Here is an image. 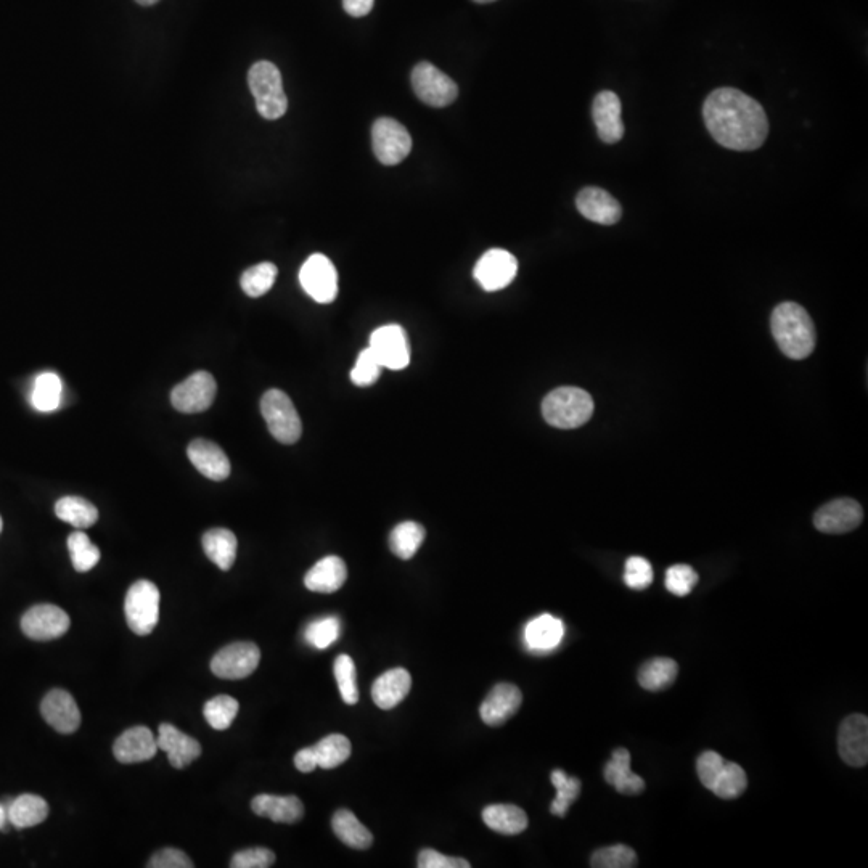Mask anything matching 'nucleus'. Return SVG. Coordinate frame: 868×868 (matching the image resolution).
Instances as JSON below:
<instances>
[{"label":"nucleus","instance_id":"obj_1","mask_svg":"<svg viewBox=\"0 0 868 868\" xmlns=\"http://www.w3.org/2000/svg\"><path fill=\"white\" fill-rule=\"evenodd\" d=\"M703 118L717 144L735 152H753L769 136V119L759 102L732 87L706 97Z\"/></svg>","mask_w":868,"mask_h":868},{"label":"nucleus","instance_id":"obj_2","mask_svg":"<svg viewBox=\"0 0 868 868\" xmlns=\"http://www.w3.org/2000/svg\"><path fill=\"white\" fill-rule=\"evenodd\" d=\"M772 335L778 348L793 361H803L814 353L817 333L811 316L796 303L778 304L770 317Z\"/></svg>","mask_w":868,"mask_h":868},{"label":"nucleus","instance_id":"obj_3","mask_svg":"<svg viewBox=\"0 0 868 868\" xmlns=\"http://www.w3.org/2000/svg\"><path fill=\"white\" fill-rule=\"evenodd\" d=\"M542 415L549 425L573 430L586 425L594 415V401L587 391L574 386L553 389L542 402Z\"/></svg>","mask_w":868,"mask_h":868},{"label":"nucleus","instance_id":"obj_4","mask_svg":"<svg viewBox=\"0 0 868 868\" xmlns=\"http://www.w3.org/2000/svg\"><path fill=\"white\" fill-rule=\"evenodd\" d=\"M248 86L264 119L275 121L287 113L288 99L283 91L282 74L274 63H254L248 73Z\"/></svg>","mask_w":868,"mask_h":868},{"label":"nucleus","instance_id":"obj_5","mask_svg":"<svg viewBox=\"0 0 868 868\" xmlns=\"http://www.w3.org/2000/svg\"><path fill=\"white\" fill-rule=\"evenodd\" d=\"M261 414L267 428L279 443L295 444L303 433V423L295 404L280 389H269L261 399Z\"/></svg>","mask_w":868,"mask_h":868},{"label":"nucleus","instance_id":"obj_6","mask_svg":"<svg viewBox=\"0 0 868 868\" xmlns=\"http://www.w3.org/2000/svg\"><path fill=\"white\" fill-rule=\"evenodd\" d=\"M127 626L134 634H152L160 619V590L153 582L137 581L127 590L124 602Z\"/></svg>","mask_w":868,"mask_h":868},{"label":"nucleus","instance_id":"obj_7","mask_svg":"<svg viewBox=\"0 0 868 868\" xmlns=\"http://www.w3.org/2000/svg\"><path fill=\"white\" fill-rule=\"evenodd\" d=\"M412 87L418 99L434 108L451 105L459 95V87L454 79L428 62L415 66L412 71Z\"/></svg>","mask_w":868,"mask_h":868},{"label":"nucleus","instance_id":"obj_8","mask_svg":"<svg viewBox=\"0 0 868 868\" xmlns=\"http://www.w3.org/2000/svg\"><path fill=\"white\" fill-rule=\"evenodd\" d=\"M372 145L381 164L396 166L409 156L412 137L396 119L380 118L372 127Z\"/></svg>","mask_w":868,"mask_h":868},{"label":"nucleus","instance_id":"obj_9","mask_svg":"<svg viewBox=\"0 0 868 868\" xmlns=\"http://www.w3.org/2000/svg\"><path fill=\"white\" fill-rule=\"evenodd\" d=\"M259 661H261V651L254 643H230L213 656L211 671L219 679H245L258 669Z\"/></svg>","mask_w":868,"mask_h":868},{"label":"nucleus","instance_id":"obj_10","mask_svg":"<svg viewBox=\"0 0 868 868\" xmlns=\"http://www.w3.org/2000/svg\"><path fill=\"white\" fill-rule=\"evenodd\" d=\"M216 393L213 375L200 370L172 389L171 404L182 414H200L213 406Z\"/></svg>","mask_w":868,"mask_h":868},{"label":"nucleus","instance_id":"obj_11","mask_svg":"<svg viewBox=\"0 0 868 868\" xmlns=\"http://www.w3.org/2000/svg\"><path fill=\"white\" fill-rule=\"evenodd\" d=\"M303 290L320 304L333 303L338 295V272L324 254H312L299 271Z\"/></svg>","mask_w":868,"mask_h":868},{"label":"nucleus","instance_id":"obj_12","mask_svg":"<svg viewBox=\"0 0 868 868\" xmlns=\"http://www.w3.org/2000/svg\"><path fill=\"white\" fill-rule=\"evenodd\" d=\"M70 616L55 605H36L21 618V629L26 637L36 642L60 639L70 629Z\"/></svg>","mask_w":868,"mask_h":868},{"label":"nucleus","instance_id":"obj_13","mask_svg":"<svg viewBox=\"0 0 868 868\" xmlns=\"http://www.w3.org/2000/svg\"><path fill=\"white\" fill-rule=\"evenodd\" d=\"M369 348L385 369L402 370L410 364L409 340L401 325L377 328L370 336Z\"/></svg>","mask_w":868,"mask_h":868},{"label":"nucleus","instance_id":"obj_14","mask_svg":"<svg viewBox=\"0 0 868 868\" xmlns=\"http://www.w3.org/2000/svg\"><path fill=\"white\" fill-rule=\"evenodd\" d=\"M516 272H518V261L515 256L507 250L494 248L481 256L473 275L483 290L499 291L504 290L515 280Z\"/></svg>","mask_w":868,"mask_h":868},{"label":"nucleus","instance_id":"obj_15","mask_svg":"<svg viewBox=\"0 0 868 868\" xmlns=\"http://www.w3.org/2000/svg\"><path fill=\"white\" fill-rule=\"evenodd\" d=\"M864 512L854 499H836L819 508L815 513L814 526L820 533L846 534L859 528Z\"/></svg>","mask_w":868,"mask_h":868},{"label":"nucleus","instance_id":"obj_16","mask_svg":"<svg viewBox=\"0 0 868 868\" xmlns=\"http://www.w3.org/2000/svg\"><path fill=\"white\" fill-rule=\"evenodd\" d=\"M838 750L848 766L864 767L868 762V719L864 714H852L840 725Z\"/></svg>","mask_w":868,"mask_h":868},{"label":"nucleus","instance_id":"obj_17","mask_svg":"<svg viewBox=\"0 0 868 868\" xmlns=\"http://www.w3.org/2000/svg\"><path fill=\"white\" fill-rule=\"evenodd\" d=\"M623 105L615 92L603 91L595 97L592 116L597 126L598 137L605 144H618L624 137V123L621 118Z\"/></svg>","mask_w":868,"mask_h":868},{"label":"nucleus","instance_id":"obj_18","mask_svg":"<svg viewBox=\"0 0 868 868\" xmlns=\"http://www.w3.org/2000/svg\"><path fill=\"white\" fill-rule=\"evenodd\" d=\"M41 713L50 727L65 735L76 732L81 725L78 703L70 693L60 688L47 693L41 703Z\"/></svg>","mask_w":868,"mask_h":868},{"label":"nucleus","instance_id":"obj_19","mask_svg":"<svg viewBox=\"0 0 868 868\" xmlns=\"http://www.w3.org/2000/svg\"><path fill=\"white\" fill-rule=\"evenodd\" d=\"M156 743H158V750L168 754L169 764L174 769H185L201 756L200 743L172 724L160 725Z\"/></svg>","mask_w":868,"mask_h":868},{"label":"nucleus","instance_id":"obj_20","mask_svg":"<svg viewBox=\"0 0 868 868\" xmlns=\"http://www.w3.org/2000/svg\"><path fill=\"white\" fill-rule=\"evenodd\" d=\"M523 703L520 688L513 684H497L489 692L480 708L481 719L491 727L504 725L510 717L515 716Z\"/></svg>","mask_w":868,"mask_h":868},{"label":"nucleus","instance_id":"obj_21","mask_svg":"<svg viewBox=\"0 0 868 868\" xmlns=\"http://www.w3.org/2000/svg\"><path fill=\"white\" fill-rule=\"evenodd\" d=\"M579 213L602 226H613L623 216V208L613 195L598 187H586L576 198Z\"/></svg>","mask_w":868,"mask_h":868},{"label":"nucleus","instance_id":"obj_22","mask_svg":"<svg viewBox=\"0 0 868 868\" xmlns=\"http://www.w3.org/2000/svg\"><path fill=\"white\" fill-rule=\"evenodd\" d=\"M158 751L155 733L148 727H132L119 735L113 746V754L123 764L150 761Z\"/></svg>","mask_w":868,"mask_h":868},{"label":"nucleus","instance_id":"obj_23","mask_svg":"<svg viewBox=\"0 0 868 868\" xmlns=\"http://www.w3.org/2000/svg\"><path fill=\"white\" fill-rule=\"evenodd\" d=\"M187 454H189L193 467L197 468L201 475L206 476L208 480L224 481L229 478V457L213 441L195 439L190 443Z\"/></svg>","mask_w":868,"mask_h":868},{"label":"nucleus","instance_id":"obj_24","mask_svg":"<svg viewBox=\"0 0 868 868\" xmlns=\"http://www.w3.org/2000/svg\"><path fill=\"white\" fill-rule=\"evenodd\" d=\"M346 579H348L346 563L340 557L330 555V557L322 558V560L317 561L316 565L312 566L308 574L304 576V586L308 587L311 592L333 594L344 586Z\"/></svg>","mask_w":868,"mask_h":868},{"label":"nucleus","instance_id":"obj_25","mask_svg":"<svg viewBox=\"0 0 868 868\" xmlns=\"http://www.w3.org/2000/svg\"><path fill=\"white\" fill-rule=\"evenodd\" d=\"M412 677L404 668H394L381 674L372 687V698L380 709H393L409 695Z\"/></svg>","mask_w":868,"mask_h":868},{"label":"nucleus","instance_id":"obj_26","mask_svg":"<svg viewBox=\"0 0 868 868\" xmlns=\"http://www.w3.org/2000/svg\"><path fill=\"white\" fill-rule=\"evenodd\" d=\"M603 775L606 782L621 795L637 796L645 790V780L632 772L631 753L624 748L613 751Z\"/></svg>","mask_w":868,"mask_h":868},{"label":"nucleus","instance_id":"obj_27","mask_svg":"<svg viewBox=\"0 0 868 868\" xmlns=\"http://www.w3.org/2000/svg\"><path fill=\"white\" fill-rule=\"evenodd\" d=\"M251 809L277 823H296L304 817L303 803L296 796L258 795L251 801Z\"/></svg>","mask_w":868,"mask_h":868},{"label":"nucleus","instance_id":"obj_28","mask_svg":"<svg viewBox=\"0 0 868 868\" xmlns=\"http://www.w3.org/2000/svg\"><path fill=\"white\" fill-rule=\"evenodd\" d=\"M565 637V626L555 616L542 615L526 626L525 640L529 650L549 653L560 645Z\"/></svg>","mask_w":868,"mask_h":868},{"label":"nucleus","instance_id":"obj_29","mask_svg":"<svg viewBox=\"0 0 868 868\" xmlns=\"http://www.w3.org/2000/svg\"><path fill=\"white\" fill-rule=\"evenodd\" d=\"M483 820L491 830L500 835H520L528 828V815L521 807L513 804H492L484 807Z\"/></svg>","mask_w":868,"mask_h":868},{"label":"nucleus","instance_id":"obj_30","mask_svg":"<svg viewBox=\"0 0 868 868\" xmlns=\"http://www.w3.org/2000/svg\"><path fill=\"white\" fill-rule=\"evenodd\" d=\"M206 557L222 571H229L237 558V537L226 528L209 529L203 539Z\"/></svg>","mask_w":868,"mask_h":868},{"label":"nucleus","instance_id":"obj_31","mask_svg":"<svg viewBox=\"0 0 868 868\" xmlns=\"http://www.w3.org/2000/svg\"><path fill=\"white\" fill-rule=\"evenodd\" d=\"M9 823L15 828L36 827L49 817V804L37 795H21L7 803Z\"/></svg>","mask_w":868,"mask_h":868},{"label":"nucleus","instance_id":"obj_32","mask_svg":"<svg viewBox=\"0 0 868 868\" xmlns=\"http://www.w3.org/2000/svg\"><path fill=\"white\" fill-rule=\"evenodd\" d=\"M332 828L335 835L338 836V840L349 848L364 851L373 844L372 833L359 822L356 815L349 809L336 811L332 819Z\"/></svg>","mask_w":868,"mask_h":868},{"label":"nucleus","instance_id":"obj_33","mask_svg":"<svg viewBox=\"0 0 868 868\" xmlns=\"http://www.w3.org/2000/svg\"><path fill=\"white\" fill-rule=\"evenodd\" d=\"M55 515L76 529L91 528L99 520V510L82 497H62L55 504Z\"/></svg>","mask_w":868,"mask_h":868},{"label":"nucleus","instance_id":"obj_34","mask_svg":"<svg viewBox=\"0 0 868 868\" xmlns=\"http://www.w3.org/2000/svg\"><path fill=\"white\" fill-rule=\"evenodd\" d=\"M679 674V666L671 658H655L643 664L639 671L640 687L648 692H661L671 687Z\"/></svg>","mask_w":868,"mask_h":868},{"label":"nucleus","instance_id":"obj_35","mask_svg":"<svg viewBox=\"0 0 868 868\" xmlns=\"http://www.w3.org/2000/svg\"><path fill=\"white\" fill-rule=\"evenodd\" d=\"M63 385L57 373L37 375L31 391V404L37 412H54L62 404Z\"/></svg>","mask_w":868,"mask_h":868},{"label":"nucleus","instance_id":"obj_36","mask_svg":"<svg viewBox=\"0 0 868 868\" xmlns=\"http://www.w3.org/2000/svg\"><path fill=\"white\" fill-rule=\"evenodd\" d=\"M423 541H425V528L414 521H406L396 526L389 534V549L401 560H410L422 547Z\"/></svg>","mask_w":868,"mask_h":868},{"label":"nucleus","instance_id":"obj_37","mask_svg":"<svg viewBox=\"0 0 868 868\" xmlns=\"http://www.w3.org/2000/svg\"><path fill=\"white\" fill-rule=\"evenodd\" d=\"M314 754H316L317 766L320 769H335L348 761L351 756V742L340 733H332L328 737L322 738L319 743L312 746Z\"/></svg>","mask_w":868,"mask_h":868},{"label":"nucleus","instance_id":"obj_38","mask_svg":"<svg viewBox=\"0 0 868 868\" xmlns=\"http://www.w3.org/2000/svg\"><path fill=\"white\" fill-rule=\"evenodd\" d=\"M746 788H748V777L743 767L735 762L725 761L724 767L714 780L711 791L722 799H737L745 793Z\"/></svg>","mask_w":868,"mask_h":868},{"label":"nucleus","instance_id":"obj_39","mask_svg":"<svg viewBox=\"0 0 868 868\" xmlns=\"http://www.w3.org/2000/svg\"><path fill=\"white\" fill-rule=\"evenodd\" d=\"M550 780L557 790V798L553 799L550 812L557 817H566L571 804L581 795V780L566 775L563 770H553L550 774Z\"/></svg>","mask_w":868,"mask_h":868},{"label":"nucleus","instance_id":"obj_40","mask_svg":"<svg viewBox=\"0 0 868 868\" xmlns=\"http://www.w3.org/2000/svg\"><path fill=\"white\" fill-rule=\"evenodd\" d=\"M68 550H70L74 570L78 571V573L91 571L100 561L99 547L92 544L89 536L84 531H81V529L74 531L68 537Z\"/></svg>","mask_w":868,"mask_h":868},{"label":"nucleus","instance_id":"obj_41","mask_svg":"<svg viewBox=\"0 0 868 868\" xmlns=\"http://www.w3.org/2000/svg\"><path fill=\"white\" fill-rule=\"evenodd\" d=\"M277 267L272 263H261L250 267L243 272L240 285L243 291L251 298H259L266 295L267 291L274 287L275 279H277Z\"/></svg>","mask_w":868,"mask_h":868},{"label":"nucleus","instance_id":"obj_42","mask_svg":"<svg viewBox=\"0 0 868 868\" xmlns=\"http://www.w3.org/2000/svg\"><path fill=\"white\" fill-rule=\"evenodd\" d=\"M238 709H240V705L235 698L229 697V695H217L206 703L203 714H205L206 722L214 730L222 732V730L229 729L232 722L235 721Z\"/></svg>","mask_w":868,"mask_h":868},{"label":"nucleus","instance_id":"obj_43","mask_svg":"<svg viewBox=\"0 0 868 868\" xmlns=\"http://www.w3.org/2000/svg\"><path fill=\"white\" fill-rule=\"evenodd\" d=\"M333 671H335L336 684L340 688L341 700L346 705H356L359 701V688H357L356 664L353 658L349 655L338 656Z\"/></svg>","mask_w":868,"mask_h":868},{"label":"nucleus","instance_id":"obj_44","mask_svg":"<svg viewBox=\"0 0 868 868\" xmlns=\"http://www.w3.org/2000/svg\"><path fill=\"white\" fill-rule=\"evenodd\" d=\"M341 634V621L336 616L317 619L308 624L304 631V639L309 645L319 650H325L335 643Z\"/></svg>","mask_w":868,"mask_h":868},{"label":"nucleus","instance_id":"obj_45","mask_svg":"<svg viewBox=\"0 0 868 868\" xmlns=\"http://www.w3.org/2000/svg\"><path fill=\"white\" fill-rule=\"evenodd\" d=\"M637 854L634 849L624 844H616L610 848L598 849L592 859L590 867L594 868H632L637 867Z\"/></svg>","mask_w":868,"mask_h":868},{"label":"nucleus","instance_id":"obj_46","mask_svg":"<svg viewBox=\"0 0 868 868\" xmlns=\"http://www.w3.org/2000/svg\"><path fill=\"white\" fill-rule=\"evenodd\" d=\"M381 369L383 367H381L375 354L372 353V349H364L357 357L354 369L351 370V380H353L354 385L365 388V386L373 385L378 380Z\"/></svg>","mask_w":868,"mask_h":868},{"label":"nucleus","instance_id":"obj_47","mask_svg":"<svg viewBox=\"0 0 868 868\" xmlns=\"http://www.w3.org/2000/svg\"><path fill=\"white\" fill-rule=\"evenodd\" d=\"M697 584L698 574L692 566L674 565L666 573V589L677 597L690 594Z\"/></svg>","mask_w":868,"mask_h":868},{"label":"nucleus","instance_id":"obj_48","mask_svg":"<svg viewBox=\"0 0 868 868\" xmlns=\"http://www.w3.org/2000/svg\"><path fill=\"white\" fill-rule=\"evenodd\" d=\"M624 582L634 590H645L653 582V570L650 561L642 557H631L626 561Z\"/></svg>","mask_w":868,"mask_h":868},{"label":"nucleus","instance_id":"obj_49","mask_svg":"<svg viewBox=\"0 0 868 868\" xmlns=\"http://www.w3.org/2000/svg\"><path fill=\"white\" fill-rule=\"evenodd\" d=\"M275 854L271 849L253 848L240 851L232 857V868H269L274 865Z\"/></svg>","mask_w":868,"mask_h":868},{"label":"nucleus","instance_id":"obj_50","mask_svg":"<svg viewBox=\"0 0 868 868\" xmlns=\"http://www.w3.org/2000/svg\"><path fill=\"white\" fill-rule=\"evenodd\" d=\"M725 759L716 751H705L697 761V772L703 787L711 790L714 780L724 767Z\"/></svg>","mask_w":868,"mask_h":868},{"label":"nucleus","instance_id":"obj_51","mask_svg":"<svg viewBox=\"0 0 868 868\" xmlns=\"http://www.w3.org/2000/svg\"><path fill=\"white\" fill-rule=\"evenodd\" d=\"M417 865L420 868H470L468 860L444 856L434 849H423L418 854Z\"/></svg>","mask_w":868,"mask_h":868},{"label":"nucleus","instance_id":"obj_52","mask_svg":"<svg viewBox=\"0 0 868 868\" xmlns=\"http://www.w3.org/2000/svg\"><path fill=\"white\" fill-rule=\"evenodd\" d=\"M150 868H193L192 860L181 849L166 848L153 854Z\"/></svg>","mask_w":868,"mask_h":868},{"label":"nucleus","instance_id":"obj_53","mask_svg":"<svg viewBox=\"0 0 868 868\" xmlns=\"http://www.w3.org/2000/svg\"><path fill=\"white\" fill-rule=\"evenodd\" d=\"M295 766L303 774H311V772H314L319 767L317 766L316 754H314L312 746L296 753Z\"/></svg>","mask_w":868,"mask_h":868},{"label":"nucleus","instance_id":"obj_54","mask_svg":"<svg viewBox=\"0 0 868 868\" xmlns=\"http://www.w3.org/2000/svg\"><path fill=\"white\" fill-rule=\"evenodd\" d=\"M375 0H343V9L354 18H362L369 15L373 9Z\"/></svg>","mask_w":868,"mask_h":868},{"label":"nucleus","instance_id":"obj_55","mask_svg":"<svg viewBox=\"0 0 868 868\" xmlns=\"http://www.w3.org/2000/svg\"><path fill=\"white\" fill-rule=\"evenodd\" d=\"M9 823V815H7V807L5 804H0V830H5Z\"/></svg>","mask_w":868,"mask_h":868},{"label":"nucleus","instance_id":"obj_56","mask_svg":"<svg viewBox=\"0 0 868 868\" xmlns=\"http://www.w3.org/2000/svg\"><path fill=\"white\" fill-rule=\"evenodd\" d=\"M136 2L137 4L144 5V7H150V5H155L160 0H136Z\"/></svg>","mask_w":868,"mask_h":868},{"label":"nucleus","instance_id":"obj_57","mask_svg":"<svg viewBox=\"0 0 868 868\" xmlns=\"http://www.w3.org/2000/svg\"><path fill=\"white\" fill-rule=\"evenodd\" d=\"M476 4H491V2H496V0H475Z\"/></svg>","mask_w":868,"mask_h":868},{"label":"nucleus","instance_id":"obj_58","mask_svg":"<svg viewBox=\"0 0 868 868\" xmlns=\"http://www.w3.org/2000/svg\"><path fill=\"white\" fill-rule=\"evenodd\" d=\"M0 531H2V518H0Z\"/></svg>","mask_w":868,"mask_h":868}]
</instances>
